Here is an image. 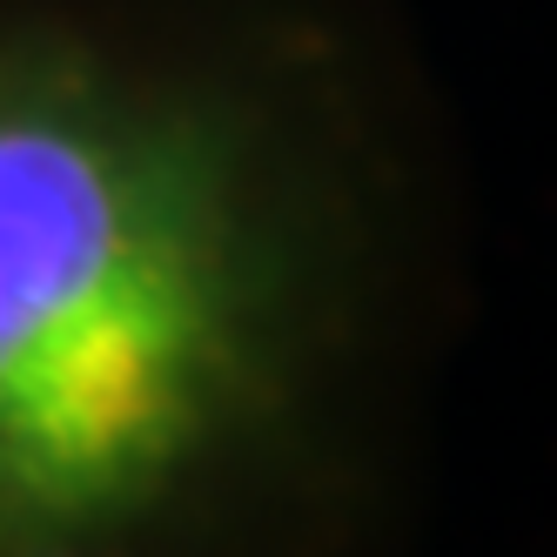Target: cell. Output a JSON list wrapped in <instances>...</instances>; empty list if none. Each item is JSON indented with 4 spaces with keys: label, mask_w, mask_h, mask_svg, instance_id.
I'll use <instances>...</instances> for the list:
<instances>
[{
    "label": "cell",
    "mask_w": 557,
    "mask_h": 557,
    "mask_svg": "<svg viewBox=\"0 0 557 557\" xmlns=\"http://www.w3.org/2000/svg\"><path fill=\"white\" fill-rule=\"evenodd\" d=\"M470 323L417 0H0V557H396Z\"/></svg>",
    "instance_id": "obj_1"
}]
</instances>
